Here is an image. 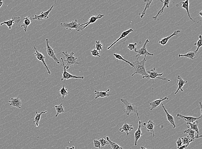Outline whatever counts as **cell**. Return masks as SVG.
Here are the masks:
<instances>
[{
    "label": "cell",
    "instance_id": "6da1fadb",
    "mask_svg": "<svg viewBox=\"0 0 202 149\" xmlns=\"http://www.w3.org/2000/svg\"><path fill=\"white\" fill-rule=\"evenodd\" d=\"M146 56H144V59L141 61H138L139 57H138L137 60L132 62V64H133L134 68V72L131 75L132 77L136 74L141 75L143 77H147L149 76L145 70V64L146 61Z\"/></svg>",
    "mask_w": 202,
    "mask_h": 149
},
{
    "label": "cell",
    "instance_id": "7a4b0ae2",
    "mask_svg": "<svg viewBox=\"0 0 202 149\" xmlns=\"http://www.w3.org/2000/svg\"><path fill=\"white\" fill-rule=\"evenodd\" d=\"M62 54H63L65 57V62L66 63V65H65V68L66 70L69 69L70 66L80 64L79 62H77V58L74 56V53L73 52H72L71 54H69L67 52L63 51L62 52Z\"/></svg>",
    "mask_w": 202,
    "mask_h": 149
},
{
    "label": "cell",
    "instance_id": "3957f363",
    "mask_svg": "<svg viewBox=\"0 0 202 149\" xmlns=\"http://www.w3.org/2000/svg\"><path fill=\"white\" fill-rule=\"evenodd\" d=\"M120 100L121 102L124 104L125 105V108L123 112L125 113L126 115L129 116L131 113H135L137 114L138 118H139L137 107H136L133 104L128 102L126 99H121Z\"/></svg>",
    "mask_w": 202,
    "mask_h": 149
},
{
    "label": "cell",
    "instance_id": "277c9868",
    "mask_svg": "<svg viewBox=\"0 0 202 149\" xmlns=\"http://www.w3.org/2000/svg\"><path fill=\"white\" fill-rule=\"evenodd\" d=\"M61 25L62 27L70 30H71L72 29H75L78 32H79L83 30V26L82 24L78 23V20L77 19H75L74 21L70 23H61Z\"/></svg>",
    "mask_w": 202,
    "mask_h": 149
},
{
    "label": "cell",
    "instance_id": "5b68a950",
    "mask_svg": "<svg viewBox=\"0 0 202 149\" xmlns=\"http://www.w3.org/2000/svg\"><path fill=\"white\" fill-rule=\"evenodd\" d=\"M61 60L62 62V64H63V75H62V77L61 79V81L64 80V81L65 82L66 80H69L70 79H75L78 80V79L83 80L84 79V76H77L73 75L69 73H68L66 71V69L65 68L64 62H63V59L61 58Z\"/></svg>",
    "mask_w": 202,
    "mask_h": 149
},
{
    "label": "cell",
    "instance_id": "8992f818",
    "mask_svg": "<svg viewBox=\"0 0 202 149\" xmlns=\"http://www.w3.org/2000/svg\"><path fill=\"white\" fill-rule=\"evenodd\" d=\"M46 46L47 54H48V56L52 59L57 64H60V61L55 55L56 51L49 45V40L48 39H46Z\"/></svg>",
    "mask_w": 202,
    "mask_h": 149
},
{
    "label": "cell",
    "instance_id": "52a82bcc",
    "mask_svg": "<svg viewBox=\"0 0 202 149\" xmlns=\"http://www.w3.org/2000/svg\"><path fill=\"white\" fill-rule=\"evenodd\" d=\"M147 74L149 75L147 77H143V79H144V78H147V79H155L157 78H158V79H160L161 80H168V81H170V80H168L167 79V78H161V77H158L159 76H162L163 74V73L159 74L157 71L156 70V68H154V69H151V70H148L147 71Z\"/></svg>",
    "mask_w": 202,
    "mask_h": 149
},
{
    "label": "cell",
    "instance_id": "ba28073f",
    "mask_svg": "<svg viewBox=\"0 0 202 149\" xmlns=\"http://www.w3.org/2000/svg\"><path fill=\"white\" fill-rule=\"evenodd\" d=\"M150 42V40L148 39H146L145 41L143 47L140 48L139 50H137L136 53H137V55H136V57H139L141 56H153L154 54H151L149 53L146 49V45Z\"/></svg>",
    "mask_w": 202,
    "mask_h": 149
},
{
    "label": "cell",
    "instance_id": "9c48e42d",
    "mask_svg": "<svg viewBox=\"0 0 202 149\" xmlns=\"http://www.w3.org/2000/svg\"><path fill=\"white\" fill-rule=\"evenodd\" d=\"M35 50V53H34V55H35V57H36V58L39 61H41V62L45 66V69H46V70L48 71V74L49 75H50L51 74V72L50 71L49 68L48 67V66L47 65V64H46V62H45V57L44 55H43L41 53H40L39 51H38L37 49H36V48H35V46H33Z\"/></svg>",
    "mask_w": 202,
    "mask_h": 149
},
{
    "label": "cell",
    "instance_id": "30bf717a",
    "mask_svg": "<svg viewBox=\"0 0 202 149\" xmlns=\"http://www.w3.org/2000/svg\"><path fill=\"white\" fill-rule=\"evenodd\" d=\"M54 7V5L52 6L51 8H50L48 10H47L46 12H42L40 13L39 15H35V16L34 18H32V20H37L38 21H40L42 20V19H47L49 18V17H48L49 13L51 12L52 9Z\"/></svg>",
    "mask_w": 202,
    "mask_h": 149
},
{
    "label": "cell",
    "instance_id": "8fae6325",
    "mask_svg": "<svg viewBox=\"0 0 202 149\" xmlns=\"http://www.w3.org/2000/svg\"><path fill=\"white\" fill-rule=\"evenodd\" d=\"M176 118L178 119H182V120H184L186 122V124L188 125L189 123H193L196 121L201 118L202 116H200L199 117H193V116H183L179 114H177L176 115Z\"/></svg>",
    "mask_w": 202,
    "mask_h": 149
},
{
    "label": "cell",
    "instance_id": "7c38bea8",
    "mask_svg": "<svg viewBox=\"0 0 202 149\" xmlns=\"http://www.w3.org/2000/svg\"><path fill=\"white\" fill-rule=\"evenodd\" d=\"M20 21V17H13L12 19H10V20L5 21L3 22V23H1L0 25H6L8 27L9 29L10 30L14 23H19Z\"/></svg>",
    "mask_w": 202,
    "mask_h": 149
},
{
    "label": "cell",
    "instance_id": "4fadbf2b",
    "mask_svg": "<svg viewBox=\"0 0 202 149\" xmlns=\"http://www.w3.org/2000/svg\"><path fill=\"white\" fill-rule=\"evenodd\" d=\"M104 14H98L97 16H92V17H90L88 22H87V23H85L82 24L83 26V29H84L87 27L89 25H90V24L93 23H95L97 20L102 18L103 17H104Z\"/></svg>",
    "mask_w": 202,
    "mask_h": 149
},
{
    "label": "cell",
    "instance_id": "5bb4252c",
    "mask_svg": "<svg viewBox=\"0 0 202 149\" xmlns=\"http://www.w3.org/2000/svg\"><path fill=\"white\" fill-rule=\"evenodd\" d=\"M168 97L166 96L164 98H160V99L154 100L153 102L150 103L149 105L151 107V110H153L155 109V108H157L160 105V104L162 103V101L165 100H168Z\"/></svg>",
    "mask_w": 202,
    "mask_h": 149
},
{
    "label": "cell",
    "instance_id": "9a60e30c",
    "mask_svg": "<svg viewBox=\"0 0 202 149\" xmlns=\"http://www.w3.org/2000/svg\"><path fill=\"white\" fill-rule=\"evenodd\" d=\"M177 85L178 88L177 91L175 93V95L177 93H178V91L180 90L181 92H183V90L182 87H183V85H185L188 82V81H185L183 80V78L181 77L180 75L177 76Z\"/></svg>",
    "mask_w": 202,
    "mask_h": 149
},
{
    "label": "cell",
    "instance_id": "2e32d148",
    "mask_svg": "<svg viewBox=\"0 0 202 149\" xmlns=\"http://www.w3.org/2000/svg\"><path fill=\"white\" fill-rule=\"evenodd\" d=\"M8 102L10 103V106L17 107L19 109L21 108V100L19 97L11 98L10 100H8Z\"/></svg>",
    "mask_w": 202,
    "mask_h": 149
},
{
    "label": "cell",
    "instance_id": "e0dca14e",
    "mask_svg": "<svg viewBox=\"0 0 202 149\" xmlns=\"http://www.w3.org/2000/svg\"><path fill=\"white\" fill-rule=\"evenodd\" d=\"M133 29H132L131 28H130L129 30H127L125 31V32H122V34H121L120 36V38H119V39H117V40H115V42H114V43L112 44L111 45L109 46V47H108V48H107V49H108V50H109V49H110V48H111L112 47H113V46H114V45H115V44L116 43L118 42V41H120V40H121V39H124V38H125V37H126L128 35H129V33H131V32H133Z\"/></svg>",
    "mask_w": 202,
    "mask_h": 149
},
{
    "label": "cell",
    "instance_id": "ac0fdd59",
    "mask_svg": "<svg viewBox=\"0 0 202 149\" xmlns=\"http://www.w3.org/2000/svg\"><path fill=\"white\" fill-rule=\"evenodd\" d=\"M142 122L141 121H139V126L138 129L136 130V132L135 133V146H136L137 145V142L138 140L141 138V136H143V133L141 132V125Z\"/></svg>",
    "mask_w": 202,
    "mask_h": 149
},
{
    "label": "cell",
    "instance_id": "d6986e66",
    "mask_svg": "<svg viewBox=\"0 0 202 149\" xmlns=\"http://www.w3.org/2000/svg\"><path fill=\"white\" fill-rule=\"evenodd\" d=\"M198 120L196 121L195 122H194L192 123H189V124L190 125V129H192V130H194L197 132V136L195 137V139H198V138H201L202 137V136H199V129H198Z\"/></svg>",
    "mask_w": 202,
    "mask_h": 149
},
{
    "label": "cell",
    "instance_id": "ffe728a7",
    "mask_svg": "<svg viewBox=\"0 0 202 149\" xmlns=\"http://www.w3.org/2000/svg\"><path fill=\"white\" fill-rule=\"evenodd\" d=\"M181 32L180 30H177L175 31V32H173L171 35L166 37V38H163V39H162L161 40L159 41V44H161V45L164 46L168 43V40L171 38H173V37L177 35L180 32Z\"/></svg>",
    "mask_w": 202,
    "mask_h": 149
},
{
    "label": "cell",
    "instance_id": "44dd1931",
    "mask_svg": "<svg viewBox=\"0 0 202 149\" xmlns=\"http://www.w3.org/2000/svg\"><path fill=\"white\" fill-rule=\"evenodd\" d=\"M189 0H187V1H184V2H181L180 3L182 4V8H183L185 9V10H186L187 13H188V16H189V18H190V20H192V21L194 22V23H199V22L201 21L202 20L199 21H195L194 20V19H193L192 17H191V16H190V13H189Z\"/></svg>",
    "mask_w": 202,
    "mask_h": 149
},
{
    "label": "cell",
    "instance_id": "7402d4cb",
    "mask_svg": "<svg viewBox=\"0 0 202 149\" xmlns=\"http://www.w3.org/2000/svg\"><path fill=\"white\" fill-rule=\"evenodd\" d=\"M161 104L162 106V108H163L165 113H166V116H167V121H168V122H169V123H170L173 126V129H175V127H176V126H175V121H174V117H173V116H172L171 115H170V114L168 112V111H167V110H166V108H165L163 104H162V103Z\"/></svg>",
    "mask_w": 202,
    "mask_h": 149
},
{
    "label": "cell",
    "instance_id": "603a6c76",
    "mask_svg": "<svg viewBox=\"0 0 202 149\" xmlns=\"http://www.w3.org/2000/svg\"><path fill=\"white\" fill-rule=\"evenodd\" d=\"M23 20L24 21H23L21 25V27L24 28V31L25 32H26L28 27L31 24V22L32 21V17L28 16V17L24 18Z\"/></svg>",
    "mask_w": 202,
    "mask_h": 149
},
{
    "label": "cell",
    "instance_id": "cb8c5ba5",
    "mask_svg": "<svg viewBox=\"0 0 202 149\" xmlns=\"http://www.w3.org/2000/svg\"><path fill=\"white\" fill-rule=\"evenodd\" d=\"M134 128L132 125H129L127 123H125L122 127L119 129V131L122 133L125 132L127 134V136H128L129 135V131H131Z\"/></svg>",
    "mask_w": 202,
    "mask_h": 149
},
{
    "label": "cell",
    "instance_id": "d4e9b609",
    "mask_svg": "<svg viewBox=\"0 0 202 149\" xmlns=\"http://www.w3.org/2000/svg\"><path fill=\"white\" fill-rule=\"evenodd\" d=\"M163 2V5L161 10H159L157 13L156 16L153 17V18L154 20H156L158 16L161 15L162 13L163 12L165 8H169V4L170 3V1L169 0H165Z\"/></svg>",
    "mask_w": 202,
    "mask_h": 149
},
{
    "label": "cell",
    "instance_id": "484cf974",
    "mask_svg": "<svg viewBox=\"0 0 202 149\" xmlns=\"http://www.w3.org/2000/svg\"><path fill=\"white\" fill-rule=\"evenodd\" d=\"M154 122L152 121H149L146 125V128L147 129L148 132H151V135H153V137H155L154 134Z\"/></svg>",
    "mask_w": 202,
    "mask_h": 149
},
{
    "label": "cell",
    "instance_id": "4316f807",
    "mask_svg": "<svg viewBox=\"0 0 202 149\" xmlns=\"http://www.w3.org/2000/svg\"><path fill=\"white\" fill-rule=\"evenodd\" d=\"M109 91H110L109 89H108L106 92H102V91L99 92V91L94 90V93L96 95L95 99H97L99 98H105L109 96L110 95L108 94L107 92H109Z\"/></svg>",
    "mask_w": 202,
    "mask_h": 149
},
{
    "label": "cell",
    "instance_id": "83f0119b",
    "mask_svg": "<svg viewBox=\"0 0 202 149\" xmlns=\"http://www.w3.org/2000/svg\"><path fill=\"white\" fill-rule=\"evenodd\" d=\"M196 53L195 52H189L186 54H179L178 57H186L191 60L194 59L196 58Z\"/></svg>",
    "mask_w": 202,
    "mask_h": 149
},
{
    "label": "cell",
    "instance_id": "f1b7e54d",
    "mask_svg": "<svg viewBox=\"0 0 202 149\" xmlns=\"http://www.w3.org/2000/svg\"><path fill=\"white\" fill-rule=\"evenodd\" d=\"M47 113V111H45L44 112H41L38 114L37 112H36V115L35 117L34 121H33L34 123H35V127H37L39 126V122H40V119H41V116L42 114H45Z\"/></svg>",
    "mask_w": 202,
    "mask_h": 149
},
{
    "label": "cell",
    "instance_id": "f546056e",
    "mask_svg": "<svg viewBox=\"0 0 202 149\" xmlns=\"http://www.w3.org/2000/svg\"><path fill=\"white\" fill-rule=\"evenodd\" d=\"M182 145H189L190 143L194 141L195 138H192L189 137V136L183 137L182 139Z\"/></svg>",
    "mask_w": 202,
    "mask_h": 149
},
{
    "label": "cell",
    "instance_id": "4dcf8cb0",
    "mask_svg": "<svg viewBox=\"0 0 202 149\" xmlns=\"http://www.w3.org/2000/svg\"><path fill=\"white\" fill-rule=\"evenodd\" d=\"M106 139L112 149H124L123 147H121L120 145H119L118 144H116L114 142L112 141L108 136L106 137Z\"/></svg>",
    "mask_w": 202,
    "mask_h": 149
},
{
    "label": "cell",
    "instance_id": "1f68e13d",
    "mask_svg": "<svg viewBox=\"0 0 202 149\" xmlns=\"http://www.w3.org/2000/svg\"><path fill=\"white\" fill-rule=\"evenodd\" d=\"M153 2V1H144V2L146 3V5H145V8L143 11L142 13H139V15H140V18H142L144 17L146 14V11L147 9L149 8L150 6L151 5V3Z\"/></svg>",
    "mask_w": 202,
    "mask_h": 149
},
{
    "label": "cell",
    "instance_id": "d6a6232c",
    "mask_svg": "<svg viewBox=\"0 0 202 149\" xmlns=\"http://www.w3.org/2000/svg\"><path fill=\"white\" fill-rule=\"evenodd\" d=\"M55 107L56 112V114L55 116V117H57L59 114L65 113L64 107H63L62 103L60 104L59 105L55 106Z\"/></svg>",
    "mask_w": 202,
    "mask_h": 149
},
{
    "label": "cell",
    "instance_id": "836d02e7",
    "mask_svg": "<svg viewBox=\"0 0 202 149\" xmlns=\"http://www.w3.org/2000/svg\"><path fill=\"white\" fill-rule=\"evenodd\" d=\"M65 82L64 81V84H63L62 88L59 91L60 94L61 95L62 99H63L69 94V92H68L67 89H66L65 88Z\"/></svg>",
    "mask_w": 202,
    "mask_h": 149
},
{
    "label": "cell",
    "instance_id": "e575fe53",
    "mask_svg": "<svg viewBox=\"0 0 202 149\" xmlns=\"http://www.w3.org/2000/svg\"><path fill=\"white\" fill-rule=\"evenodd\" d=\"M114 56H115V59H117V62H118V60L124 61V62H126V63H128V64H130V65L131 66L133 67V68H134V65L133 64H132V63H131V62H129V61L126 60H125V59L123 58L122 57V55H120V54H114Z\"/></svg>",
    "mask_w": 202,
    "mask_h": 149
},
{
    "label": "cell",
    "instance_id": "d590c367",
    "mask_svg": "<svg viewBox=\"0 0 202 149\" xmlns=\"http://www.w3.org/2000/svg\"><path fill=\"white\" fill-rule=\"evenodd\" d=\"M188 127V129L183 131V133L188 134V136L189 137H191V138H195L194 134L195 133V131L190 129L189 127Z\"/></svg>",
    "mask_w": 202,
    "mask_h": 149
},
{
    "label": "cell",
    "instance_id": "8d00e7d4",
    "mask_svg": "<svg viewBox=\"0 0 202 149\" xmlns=\"http://www.w3.org/2000/svg\"><path fill=\"white\" fill-rule=\"evenodd\" d=\"M194 45L197 46V49L195 51V52L197 54V51L199 49L200 47L202 46V37L201 34H199V40H197V42L194 44Z\"/></svg>",
    "mask_w": 202,
    "mask_h": 149
},
{
    "label": "cell",
    "instance_id": "74e56055",
    "mask_svg": "<svg viewBox=\"0 0 202 149\" xmlns=\"http://www.w3.org/2000/svg\"><path fill=\"white\" fill-rule=\"evenodd\" d=\"M137 44L136 43H134L132 44H129V45H128L127 48L130 51H134L136 53L137 51Z\"/></svg>",
    "mask_w": 202,
    "mask_h": 149
},
{
    "label": "cell",
    "instance_id": "f35d334b",
    "mask_svg": "<svg viewBox=\"0 0 202 149\" xmlns=\"http://www.w3.org/2000/svg\"><path fill=\"white\" fill-rule=\"evenodd\" d=\"M95 45L96 49L97 50H98V51H100L102 50L103 45L101 44L100 40H98V41H96Z\"/></svg>",
    "mask_w": 202,
    "mask_h": 149
},
{
    "label": "cell",
    "instance_id": "ab89813d",
    "mask_svg": "<svg viewBox=\"0 0 202 149\" xmlns=\"http://www.w3.org/2000/svg\"><path fill=\"white\" fill-rule=\"evenodd\" d=\"M99 142H100V145L102 147H104L106 146V145H107V144H109V143L108 142V141L104 139L103 138H101L99 140Z\"/></svg>",
    "mask_w": 202,
    "mask_h": 149
},
{
    "label": "cell",
    "instance_id": "60d3db41",
    "mask_svg": "<svg viewBox=\"0 0 202 149\" xmlns=\"http://www.w3.org/2000/svg\"><path fill=\"white\" fill-rule=\"evenodd\" d=\"M93 146L96 148L100 149V148H101V145H100V143L99 141L94 140H93Z\"/></svg>",
    "mask_w": 202,
    "mask_h": 149
},
{
    "label": "cell",
    "instance_id": "b9f144b4",
    "mask_svg": "<svg viewBox=\"0 0 202 149\" xmlns=\"http://www.w3.org/2000/svg\"><path fill=\"white\" fill-rule=\"evenodd\" d=\"M91 53L92 56H98V57H100V53L96 49H93V50L91 51Z\"/></svg>",
    "mask_w": 202,
    "mask_h": 149
},
{
    "label": "cell",
    "instance_id": "7bdbcfd3",
    "mask_svg": "<svg viewBox=\"0 0 202 149\" xmlns=\"http://www.w3.org/2000/svg\"><path fill=\"white\" fill-rule=\"evenodd\" d=\"M176 144H177V149H178L182 145V140L181 138H178V140L176 141Z\"/></svg>",
    "mask_w": 202,
    "mask_h": 149
},
{
    "label": "cell",
    "instance_id": "ee69618b",
    "mask_svg": "<svg viewBox=\"0 0 202 149\" xmlns=\"http://www.w3.org/2000/svg\"><path fill=\"white\" fill-rule=\"evenodd\" d=\"M188 146H189V145H182V146H180V147L178 149H185Z\"/></svg>",
    "mask_w": 202,
    "mask_h": 149
},
{
    "label": "cell",
    "instance_id": "f6af8a7d",
    "mask_svg": "<svg viewBox=\"0 0 202 149\" xmlns=\"http://www.w3.org/2000/svg\"><path fill=\"white\" fill-rule=\"evenodd\" d=\"M199 107H200V110L201 113V116H202V103L201 102H199Z\"/></svg>",
    "mask_w": 202,
    "mask_h": 149
},
{
    "label": "cell",
    "instance_id": "bcb514c9",
    "mask_svg": "<svg viewBox=\"0 0 202 149\" xmlns=\"http://www.w3.org/2000/svg\"><path fill=\"white\" fill-rule=\"evenodd\" d=\"M3 2H2V0H0V8H1V7H2V6L3 5Z\"/></svg>",
    "mask_w": 202,
    "mask_h": 149
},
{
    "label": "cell",
    "instance_id": "7dc6e473",
    "mask_svg": "<svg viewBox=\"0 0 202 149\" xmlns=\"http://www.w3.org/2000/svg\"><path fill=\"white\" fill-rule=\"evenodd\" d=\"M66 149H75V147L74 146H72L71 147H67Z\"/></svg>",
    "mask_w": 202,
    "mask_h": 149
},
{
    "label": "cell",
    "instance_id": "c3c4849f",
    "mask_svg": "<svg viewBox=\"0 0 202 149\" xmlns=\"http://www.w3.org/2000/svg\"><path fill=\"white\" fill-rule=\"evenodd\" d=\"M198 15L200 16L201 17H202V10H201L200 12H199V14H198V15H197V16H198Z\"/></svg>",
    "mask_w": 202,
    "mask_h": 149
},
{
    "label": "cell",
    "instance_id": "681fc988",
    "mask_svg": "<svg viewBox=\"0 0 202 149\" xmlns=\"http://www.w3.org/2000/svg\"><path fill=\"white\" fill-rule=\"evenodd\" d=\"M141 149H147L145 148V147H143V146H141Z\"/></svg>",
    "mask_w": 202,
    "mask_h": 149
}]
</instances>
